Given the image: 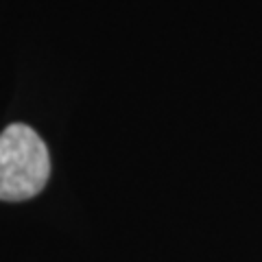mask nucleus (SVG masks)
<instances>
[{
    "mask_svg": "<svg viewBox=\"0 0 262 262\" xmlns=\"http://www.w3.org/2000/svg\"><path fill=\"white\" fill-rule=\"evenodd\" d=\"M51 155L44 140L27 125H9L0 134V201H27L44 190Z\"/></svg>",
    "mask_w": 262,
    "mask_h": 262,
    "instance_id": "f257e3e1",
    "label": "nucleus"
}]
</instances>
